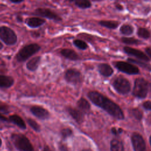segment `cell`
Returning a JSON list of instances; mask_svg holds the SVG:
<instances>
[{"label": "cell", "instance_id": "836d02e7", "mask_svg": "<svg viewBox=\"0 0 151 151\" xmlns=\"http://www.w3.org/2000/svg\"><path fill=\"white\" fill-rule=\"evenodd\" d=\"M0 120H1L2 122H9L8 118H7L6 117L4 116L1 113H0Z\"/></svg>", "mask_w": 151, "mask_h": 151}, {"label": "cell", "instance_id": "60d3db41", "mask_svg": "<svg viewBox=\"0 0 151 151\" xmlns=\"http://www.w3.org/2000/svg\"><path fill=\"white\" fill-rule=\"evenodd\" d=\"M148 120H149V123H151V114L149 116V117H148Z\"/></svg>", "mask_w": 151, "mask_h": 151}, {"label": "cell", "instance_id": "9c48e42d", "mask_svg": "<svg viewBox=\"0 0 151 151\" xmlns=\"http://www.w3.org/2000/svg\"><path fill=\"white\" fill-rule=\"evenodd\" d=\"M114 65L119 70L128 74H137L139 73L137 67L127 62L117 61Z\"/></svg>", "mask_w": 151, "mask_h": 151}, {"label": "cell", "instance_id": "cb8c5ba5", "mask_svg": "<svg viewBox=\"0 0 151 151\" xmlns=\"http://www.w3.org/2000/svg\"><path fill=\"white\" fill-rule=\"evenodd\" d=\"M120 31L124 35H129L133 33V28L129 24H124L120 27Z\"/></svg>", "mask_w": 151, "mask_h": 151}, {"label": "cell", "instance_id": "7c38bea8", "mask_svg": "<svg viewBox=\"0 0 151 151\" xmlns=\"http://www.w3.org/2000/svg\"><path fill=\"white\" fill-rule=\"evenodd\" d=\"M66 110L69 115L78 124H81L84 120L85 114L76 107L68 106L66 107Z\"/></svg>", "mask_w": 151, "mask_h": 151}, {"label": "cell", "instance_id": "277c9868", "mask_svg": "<svg viewBox=\"0 0 151 151\" xmlns=\"http://www.w3.org/2000/svg\"><path fill=\"white\" fill-rule=\"evenodd\" d=\"M0 40L7 45H14L18 41L15 31L9 27L0 26Z\"/></svg>", "mask_w": 151, "mask_h": 151}, {"label": "cell", "instance_id": "5bb4252c", "mask_svg": "<svg viewBox=\"0 0 151 151\" xmlns=\"http://www.w3.org/2000/svg\"><path fill=\"white\" fill-rule=\"evenodd\" d=\"M46 21L38 17H34L27 18L25 19V24L28 27L31 28H38L45 23Z\"/></svg>", "mask_w": 151, "mask_h": 151}, {"label": "cell", "instance_id": "1f68e13d", "mask_svg": "<svg viewBox=\"0 0 151 151\" xmlns=\"http://www.w3.org/2000/svg\"><path fill=\"white\" fill-rule=\"evenodd\" d=\"M0 113L3 114H8L9 113V107L6 104H0Z\"/></svg>", "mask_w": 151, "mask_h": 151}, {"label": "cell", "instance_id": "d4e9b609", "mask_svg": "<svg viewBox=\"0 0 151 151\" xmlns=\"http://www.w3.org/2000/svg\"><path fill=\"white\" fill-rule=\"evenodd\" d=\"M27 122L28 124V125L35 132H39L41 130V127L39 125V124L34 119L31 118H28L27 119Z\"/></svg>", "mask_w": 151, "mask_h": 151}, {"label": "cell", "instance_id": "ee69618b", "mask_svg": "<svg viewBox=\"0 0 151 151\" xmlns=\"http://www.w3.org/2000/svg\"><path fill=\"white\" fill-rule=\"evenodd\" d=\"M150 145H151V136L150 137Z\"/></svg>", "mask_w": 151, "mask_h": 151}, {"label": "cell", "instance_id": "f35d334b", "mask_svg": "<svg viewBox=\"0 0 151 151\" xmlns=\"http://www.w3.org/2000/svg\"><path fill=\"white\" fill-rule=\"evenodd\" d=\"M116 6L117 8L118 9H119V10H122V9L123 8V7H122L120 4H116Z\"/></svg>", "mask_w": 151, "mask_h": 151}, {"label": "cell", "instance_id": "8fae6325", "mask_svg": "<svg viewBox=\"0 0 151 151\" xmlns=\"http://www.w3.org/2000/svg\"><path fill=\"white\" fill-rule=\"evenodd\" d=\"M132 142L134 151H146V144L142 136L137 133L132 136Z\"/></svg>", "mask_w": 151, "mask_h": 151}, {"label": "cell", "instance_id": "8d00e7d4", "mask_svg": "<svg viewBox=\"0 0 151 151\" xmlns=\"http://www.w3.org/2000/svg\"><path fill=\"white\" fill-rule=\"evenodd\" d=\"M17 21L19 22H23V19H22V18L20 16H18L17 17Z\"/></svg>", "mask_w": 151, "mask_h": 151}, {"label": "cell", "instance_id": "e575fe53", "mask_svg": "<svg viewBox=\"0 0 151 151\" xmlns=\"http://www.w3.org/2000/svg\"><path fill=\"white\" fill-rule=\"evenodd\" d=\"M11 3H13V4H20V3H22L23 2H24V0H21V1H14V0H10L9 1Z\"/></svg>", "mask_w": 151, "mask_h": 151}, {"label": "cell", "instance_id": "e0dca14e", "mask_svg": "<svg viewBox=\"0 0 151 151\" xmlns=\"http://www.w3.org/2000/svg\"><path fill=\"white\" fill-rule=\"evenodd\" d=\"M14 84V79L12 77L0 74V88H8Z\"/></svg>", "mask_w": 151, "mask_h": 151}, {"label": "cell", "instance_id": "7a4b0ae2", "mask_svg": "<svg viewBox=\"0 0 151 151\" xmlns=\"http://www.w3.org/2000/svg\"><path fill=\"white\" fill-rule=\"evenodd\" d=\"M41 50V46L37 43H32L25 45L17 54L15 58L18 62L22 63L37 53Z\"/></svg>", "mask_w": 151, "mask_h": 151}, {"label": "cell", "instance_id": "4316f807", "mask_svg": "<svg viewBox=\"0 0 151 151\" xmlns=\"http://www.w3.org/2000/svg\"><path fill=\"white\" fill-rule=\"evenodd\" d=\"M137 35L139 37L145 39H147L150 36V32L145 28H139L137 31Z\"/></svg>", "mask_w": 151, "mask_h": 151}, {"label": "cell", "instance_id": "b9f144b4", "mask_svg": "<svg viewBox=\"0 0 151 151\" xmlns=\"http://www.w3.org/2000/svg\"><path fill=\"white\" fill-rule=\"evenodd\" d=\"M82 151H92L91 150H90V149H84V150H83Z\"/></svg>", "mask_w": 151, "mask_h": 151}, {"label": "cell", "instance_id": "7402d4cb", "mask_svg": "<svg viewBox=\"0 0 151 151\" xmlns=\"http://www.w3.org/2000/svg\"><path fill=\"white\" fill-rule=\"evenodd\" d=\"M74 3L76 6L82 9H87L91 6V2L88 0H76L74 1Z\"/></svg>", "mask_w": 151, "mask_h": 151}, {"label": "cell", "instance_id": "3957f363", "mask_svg": "<svg viewBox=\"0 0 151 151\" xmlns=\"http://www.w3.org/2000/svg\"><path fill=\"white\" fill-rule=\"evenodd\" d=\"M11 140L16 148L20 151H34L31 142L23 134H12Z\"/></svg>", "mask_w": 151, "mask_h": 151}, {"label": "cell", "instance_id": "4fadbf2b", "mask_svg": "<svg viewBox=\"0 0 151 151\" xmlns=\"http://www.w3.org/2000/svg\"><path fill=\"white\" fill-rule=\"evenodd\" d=\"M124 51L127 54L132 56H134L141 60H143L145 61H149V58L147 57V55L139 50L129 47H124Z\"/></svg>", "mask_w": 151, "mask_h": 151}, {"label": "cell", "instance_id": "74e56055", "mask_svg": "<svg viewBox=\"0 0 151 151\" xmlns=\"http://www.w3.org/2000/svg\"><path fill=\"white\" fill-rule=\"evenodd\" d=\"M43 151H52V150L48 146H45L44 147Z\"/></svg>", "mask_w": 151, "mask_h": 151}, {"label": "cell", "instance_id": "83f0119b", "mask_svg": "<svg viewBox=\"0 0 151 151\" xmlns=\"http://www.w3.org/2000/svg\"><path fill=\"white\" fill-rule=\"evenodd\" d=\"M122 41L123 42L127 44L136 45L141 43V41H140L139 40L135 39L134 38H131V37H122Z\"/></svg>", "mask_w": 151, "mask_h": 151}, {"label": "cell", "instance_id": "ba28073f", "mask_svg": "<svg viewBox=\"0 0 151 151\" xmlns=\"http://www.w3.org/2000/svg\"><path fill=\"white\" fill-rule=\"evenodd\" d=\"M32 15L40 17V18L42 17V18H47L49 19H52L57 22L61 21L63 20L62 18L60 15H58L57 13H55L54 11H52L51 9L49 8H37L32 12Z\"/></svg>", "mask_w": 151, "mask_h": 151}, {"label": "cell", "instance_id": "52a82bcc", "mask_svg": "<svg viewBox=\"0 0 151 151\" xmlns=\"http://www.w3.org/2000/svg\"><path fill=\"white\" fill-rule=\"evenodd\" d=\"M65 80L70 84L74 86L82 83L83 76L80 71L76 68H69L64 74Z\"/></svg>", "mask_w": 151, "mask_h": 151}, {"label": "cell", "instance_id": "6da1fadb", "mask_svg": "<svg viewBox=\"0 0 151 151\" xmlns=\"http://www.w3.org/2000/svg\"><path fill=\"white\" fill-rule=\"evenodd\" d=\"M87 97L93 104L101 108L114 118L119 120L124 119V114L120 107L99 92L90 91L88 93Z\"/></svg>", "mask_w": 151, "mask_h": 151}, {"label": "cell", "instance_id": "4dcf8cb0", "mask_svg": "<svg viewBox=\"0 0 151 151\" xmlns=\"http://www.w3.org/2000/svg\"><path fill=\"white\" fill-rule=\"evenodd\" d=\"M130 114H132L133 116H134L136 119H137L138 120H140L143 116L142 112L138 109H132L130 110Z\"/></svg>", "mask_w": 151, "mask_h": 151}, {"label": "cell", "instance_id": "44dd1931", "mask_svg": "<svg viewBox=\"0 0 151 151\" xmlns=\"http://www.w3.org/2000/svg\"><path fill=\"white\" fill-rule=\"evenodd\" d=\"M111 151H124L122 142L117 139H114L110 143Z\"/></svg>", "mask_w": 151, "mask_h": 151}, {"label": "cell", "instance_id": "7bdbcfd3", "mask_svg": "<svg viewBox=\"0 0 151 151\" xmlns=\"http://www.w3.org/2000/svg\"><path fill=\"white\" fill-rule=\"evenodd\" d=\"M1 145H2V140H1V138H0V147H1Z\"/></svg>", "mask_w": 151, "mask_h": 151}, {"label": "cell", "instance_id": "8992f818", "mask_svg": "<svg viewBox=\"0 0 151 151\" xmlns=\"http://www.w3.org/2000/svg\"><path fill=\"white\" fill-rule=\"evenodd\" d=\"M113 86L116 91L121 94H127L131 88L129 80L122 76H119L114 80Z\"/></svg>", "mask_w": 151, "mask_h": 151}, {"label": "cell", "instance_id": "f546056e", "mask_svg": "<svg viewBox=\"0 0 151 151\" xmlns=\"http://www.w3.org/2000/svg\"><path fill=\"white\" fill-rule=\"evenodd\" d=\"M72 134H73V131L69 127L64 128L61 131V134L64 139H66L70 137V136L72 135Z\"/></svg>", "mask_w": 151, "mask_h": 151}, {"label": "cell", "instance_id": "603a6c76", "mask_svg": "<svg viewBox=\"0 0 151 151\" xmlns=\"http://www.w3.org/2000/svg\"><path fill=\"white\" fill-rule=\"evenodd\" d=\"M99 24L107 28L116 29L119 25V22L114 21H101L99 22Z\"/></svg>", "mask_w": 151, "mask_h": 151}, {"label": "cell", "instance_id": "2e32d148", "mask_svg": "<svg viewBox=\"0 0 151 151\" xmlns=\"http://www.w3.org/2000/svg\"><path fill=\"white\" fill-rule=\"evenodd\" d=\"M41 56H35L31 58L26 63V68L30 71H36L39 67V65L41 63Z\"/></svg>", "mask_w": 151, "mask_h": 151}, {"label": "cell", "instance_id": "f1b7e54d", "mask_svg": "<svg viewBox=\"0 0 151 151\" xmlns=\"http://www.w3.org/2000/svg\"><path fill=\"white\" fill-rule=\"evenodd\" d=\"M127 60L129 62H130V63H133L138 64V65H140L141 67H144V68H146L147 70H151V65L148 64H146V63L142 62V61H137V60H133V59H132V58H128Z\"/></svg>", "mask_w": 151, "mask_h": 151}, {"label": "cell", "instance_id": "ac0fdd59", "mask_svg": "<svg viewBox=\"0 0 151 151\" xmlns=\"http://www.w3.org/2000/svg\"><path fill=\"white\" fill-rule=\"evenodd\" d=\"M9 122L12 123L13 124L17 125L20 129L25 130L27 128L26 124L24 120L22 119L21 117H20L18 114H12L9 116L8 117Z\"/></svg>", "mask_w": 151, "mask_h": 151}, {"label": "cell", "instance_id": "d6986e66", "mask_svg": "<svg viewBox=\"0 0 151 151\" xmlns=\"http://www.w3.org/2000/svg\"><path fill=\"white\" fill-rule=\"evenodd\" d=\"M97 68L100 74L104 77H109L113 73V68L107 64H100L98 65Z\"/></svg>", "mask_w": 151, "mask_h": 151}, {"label": "cell", "instance_id": "5b68a950", "mask_svg": "<svg viewBox=\"0 0 151 151\" xmlns=\"http://www.w3.org/2000/svg\"><path fill=\"white\" fill-rule=\"evenodd\" d=\"M149 88V83L143 78H138L134 81L133 94L137 97L145 98L147 94Z\"/></svg>", "mask_w": 151, "mask_h": 151}, {"label": "cell", "instance_id": "d590c367", "mask_svg": "<svg viewBox=\"0 0 151 151\" xmlns=\"http://www.w3.org/2000/svg\"><path fill=\"white\" fill-rule=\"evenodd\" d=\"M145 51L146 52V53L147 54V55L151 58V48H146L145 49Z\"/></svg>", "mask_w": 151, "mask_h": 151}, {"label": "cell", "instance_id": "9a60e30c", "mask_svg": "<svg viewBox=\"0 0 151 151\" xmlns=\"http://www.w3.org/2000/svg\"><path fill=\"white\" fill-rule=\"evenodd\" d=\"M60 54L63 57L71 61H77L80 59L78 54L72 49L63 48L60 51Z\"/></svg>", "mask_w": 151, "mask_h": 151}, {"label": "cell", "instance_id": "30bf717a", "mask_svg": "<svg viewBox=\"0 0 151 151\" xmlns=\"http://www.w3.org/2000/svg\"><path fill=\"white\" fill-rule=\"evenodd\" d=\"M31 113L40 120H47L50 116V113L45 108L38 105H33L29 109Z\"/></svg>", "mask_w": 151, "mask_h": 151}, {"label": "cell", "instance_id": "ab89813d", "mask_svg": "<svg viewBox=\"0 0 151 151\" xmlns=\"http://www.w3.org/2000/svg\"><path fill=\"white\" fill-rule=\"evenodd\" d=\"M3 47H4V45H3L2 43L0 42V50H2V49L3 48Z\"/></svg>", "mask_w": 151, "mask_h": 151}, {"label": "cell", "instance_id": "ffe728a7", "mask_svg": "<svg viewBox=\"0 0 151 151\" xmlns=\"http://www.w3.org/2000/svg\"><path fill=\"white\" fill-rule=\"evenodd\" d=\"M77 108L86 114L90 110V104L86 99L81 97L77 101Z\"/></svg>", "mask_w": 151, "mask_h": 151}, {"label": "cell", "instance_id": "484cf974", "mask_svg": "<svg viewBox=\"0 0 151 151\" xmlns=\"http://www.w3.org/2000/svg\"><path fill=\"white\" fill-rule=\"evenodd\" d=\"M73 43L76 47H77L78 48L82 50H86L88 48L87 44L85 41H84L81 40H80V39L74 40L73 41Z\"/></svg>", "mask_w": 151, "mask_h": 151}, {"label": "cell", "instance_id": "d6a6232c", "mask_svg": "<svg viewBox=\"0 0 151 151\" xmlns=\"http://www.w3.org/2000/svg\"><path fill=\"white\" fill-rule=\"evenodd\" d=\"M143 107L146 109L151 110V101H146L143 103Z\"/></svg>", "mask_w": 151, "mask_h": 151}]
</instances>
